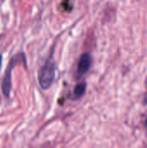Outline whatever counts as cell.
Masks as SVG:
<instances>
[{
    "label": "cell",
    "mask_w": 147,
    "mask_h": 148,
    "mask_svg": "<svg viewBox=\"0 0 147 148\" xmlns=\"http://www.w3.org/2000/svg\"><path fill=\"white\" fill-rule=\"evenodd\" d=\"M55 64L53 61L49 59L45 62V64L41 68L38 73V81L41 88L43 89L49 88L55 79Z\"/></svg>",
    "instance_id": "obj_1"
},
{
    "label": "cell",
    "mask_w": 147,
    "mask_h": 148,
    "mask_svg": "<svg viewBox=\"0 0 147 148\" xmlns=\"http://www.w3.org/2000/svg\"><path fill=\"white\" fill-rule=\"evenodd\" d=\"M24 55L22 54H16L15 55L11 60L10 61L8 66H7V69L5 71V74L3 75V82H2V90H3V94L4 95H6V97L10 96V88H11V72H12V69L14 68L16 62L18 61H20L21 57H23Z\"/></svg>",
    "instance_id": "obj_2"
},
{
    "label": "cell",
    "mask_w": 147,
    "mask_h": 148,
    "mask_svg": "<svg viewBox=\"0 0 147 148\" xmlns=\"http://www.w3.org/2000/svg\"><path fill=\"white\" fill-rule=\"evenodd\" d=\"M91 65V56L88 53H83L78 62L77 72L79 75L85 74L90 68Z\"/></svg>",
    "instance_id": "obj_3"
},
{
    "label": "cell",
    "mask_w": 147,
    "mask_h": 148,
    "mask_svg": "<svg viewBox=\"0 0 147 148\" xmlns=\"http://www.w3.org/2000/svg\"><path fill=\"white\" fill-rule=\"evenodd\" d=\"M85 89H86V84L84 82H81L79 84H77L75 87L74 89V95L75 98H80L83 95V94L85 93Z\"/></svg>",
    "instance_id": "obj_4"
},
{
    "label": "cell",
    "mask_w": 147,
    "mask_h": 148,
    "mask_svg": "<svg viewBox=\"0 0 147 148\" xmlns=\"http://www.w3.org/2000/svg\"><path fill=\"white\" fill-rule=\"evenodd\" d=\"M1 64H2V55L0 54V68H1Z\"/></svg>",
    "instance_id": "obj_5"
}]
</instances>
